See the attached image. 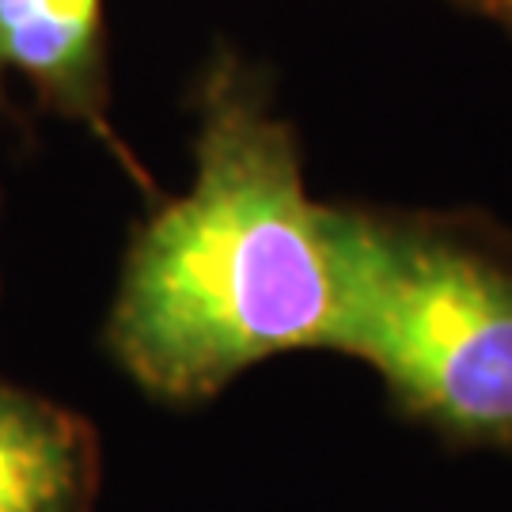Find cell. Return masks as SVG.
Segmentation results:
<instances>
[{
    "mask_svg": "<svg viewBox=\"0 0 512 512\" xmlns=\"http://www.w3.org/2000/svg\"><path fill=\"white\" fill-rule=\"evenodd\" d=\"M338 308L323 205L255 73H205L194 183L133 236L107 346L148 395L202 403L247 368L330 342Z\"/></svg>",
    "mask_w": 512,
    "mask_h": 512,
    "instance_id": "6da1fadb",
    "label": "cell"
},
{
    "mask_svg": "<svg viewBox=\"0 0 512 512\" xmlns=\"http://www.w3.org/2000/svg\"><path fill=\"white\" fill-rule=\"evenodd\" d=\"M327 349L372 365L414 421L512 452V266L429 220L323 205Z\"/></svg>",
    "mask_w": 512,
    "mask_h": 512,
    "instance_id": "7a4b0ae2",
    "label": "cell"
},
{
    "mask_svg": "<svg viewBox=\"0 0 512 512\" xmlns=\"http://www.w3.org/2000/svg\"><path fill=\"white\" fill-rule=\"evenodd\" d=\"M23 80L38 107L73 118L141 175L110 126L103 0H0V95Z\"/></svg>",
    "mask_w": 512,
    "mask_h": 512,
    "instance_id": "3957f363",
    "label": "cell"
},
{
    "mask_svg": "<svg viewBox=\"0 0 512 512\" xmlns=\"http://www.w3.org/2000/svg\"><path fill=\"white\" fill-rule=\"evenodd\" d=\"M99 437L76 410L0 380V512H92Z\"/></svg>",
    "mask_w": 512,
    "mask_h": 512,
    "instance_id": "277c9868",
    "label": "cell"
},
{
    "mask_svg": "<svg viewBox=\"0 0 512 512\" xmlns=\"http://www.w3.org/2000/svg\"><path fill=\"white\" fill-rule=\"evenodd\" d=\"M452 4L467 8V12H478V16L486 19H497V23L509 27V0H452Z\"/></svg>",
    "mask_w": 512,
    "mask_h": 512,
    "instance_id": "5b68a950",
    "label": "cell"
},
{
    "mask_svg": "<svg viewBox=\"0 0 512 512\" xmlns=\"http://www.w3.org/2000/svg\"><path fill=\"white\" fill-rule=\"evenodd\" d=\"M509 27H512V0H509Z\"/></svg>",
    "mask_w": 512,
    "mask_h": 512,
    "instance_id": "8992f818",
    "label": "cell"
}]
</instances>
